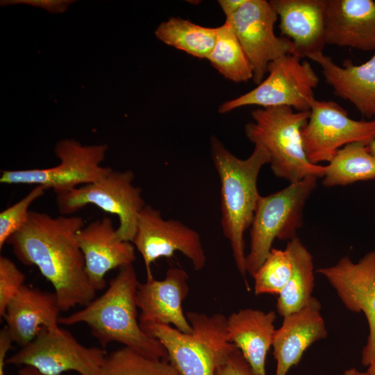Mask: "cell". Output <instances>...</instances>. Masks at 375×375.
Returning <instances> with one entry per match:
<instances>
[{
  "instance_id": "obj_34",
  "label": "cell",
  "mask_w": 375,
  "mask_h": 375,
  "mask_svg": "<svg viewBox=\"0 0 375 375\" xmlns=\"http://www.w3.org/2000/svg\"><path fill=\"white\" fill-rule=\"evenodd\" d=\"M246 0H220L218 3L222 9L226 19L232 17L244 4Z\"/></svg>"
},
{
  "instance_id": "obj_37",
  "label": "cell",
  "mask_w": 375,
  "mask_h": 375,
  "mask_svg": "<svg viewBox=\"0 0 375 375\" xmlns=\"http://www.w3.org/2000/svg\"><path fill=\"white\" fill-rule=\"evenodd\" d=\"M367 148L369 152L375 157V139L367 146Z\"/></svg>"
},
{
  "instance_id": "obj_19",
  "label": "cell",
  "mask_w": 375,
  "mask_h": 375,
  "mask_svg": "<svg viewBox=\"0 0 375 375\" xmlns=\"http://www.w3.org/2000/svg\"><path fill=\"white\" fill-rule=\"evenodd\" d=\"M326 44L375 50V1L327 0Z\"/></svg>"
},
{
  "instance_id": "obj_38",
  "label": "cell",
  "mask_w": 375,
  "mask_h": 375,
  "mask_svg": "<svg viewBox=\"0 0 375 375\" xmlns=\"http://www.w3.org/2000/svg\"><path fill=\"white\" fill-rule=\"evenodd\" d=\"M367 372L370 375H375V360L368 366Z\"/></svg>"
},
{
  "instance_id": "obj_3",
  "label": "cell",
  "mask_w": 375,
  "mask_h": 375,
  "mask_svg": "<svg viewBox=\"0 0 375 375\" xmlns=\"http://www.w3.org/2000/svg\"><path fill=\"white\" fill-rule=\"evenodd\" d=\"M213 165L220 183L221 225L228 240L236 267L245 278L244 233L250 228L260 197L258 178L262 167L269 163L267 151L254 145L251 155L241 159L230 152L215 136L210 138Z\"/></svg>"
},
{
  "instance_id": "obj_12",
  "label": "cell",
  "mask_w": 375,
  "mask_h": 375,
  "mask_svg": "<svg viewBox=\"0 0 375 375\" xmlns=\"http://www.w3.org/2000/svg\"><path fill=\"white\" fill-rule=\"evenodd\" d=\"M278 18L270 1L246 0L232 17L225 20L232 26L244 49L252 69V80L256 85L264 80L271 62L292 51V42L274 33Z\"/></svg>"
},
{
  "instance_id": "obj_22",
  "label": "cell",
  "mask_w": 375,
  "mask_h": 375,
  "mask_svg": "<svg viewBox=\"0 0 375 375\" xmlns=\"http://www.w3.org/2000/svg\"><path fill=\"white\" fill-rule=\"evenodd\" d=\"M142 329L165 349L169 362L179 375H215L212 358L192 334L182 333L171 325L140 322Z\"/></svg>"
},
{
  "instance_id": "obj_21",
  "label": "cell",
  "mask_w": 375,
  "mask_h": 375,
  "mask_svg": "<svg viewBox=\"0 0 375 375\" xmlns=\"http://www.w3.org/2000/svg\"><path fill=\"white\" fill-rule=\"evenodd\" d=\"M276 312L246 308L227 317V335L242 353L255 375H266L267 353L275 333Z\"/></svg>"
},
{
  "instance_id": "obj_25",
  "label": "cell",
  "mask_w": 375,
  "mask_h": 375,
  "mask_svg": "<svg viewBox=\"0 0 375 375\" xmlns=\"http://www.w3.org/2000/svg\"><path fill=\"white\" fill-rule=\"evenodd\" d=\"M165 44L194 57L208 59L217 40V28L196 24L188 19L171 17L161 23L155 31Z\"/></svg>"
},
{
  "instance_id": "obj_13",
  "label": "cell",
  "mask_w": 375,
  "mask_h": 375,
  "mask_svg": "<svg viewBox=\"0 0 375 375\" xmlns=\"http://www.w3.org/2000/svg\"><path fill=\"white\" fill-rule=\"evenodd\" d=\"M317 273L328 281L349 310L364 313L369 335L361 362L368 367L375 360V251L357 262L345 256L332 266L319 268Z\"/></svg>"
},
{
  "instance_id": "obj_20",
  "label": "cell",
  "mask_w": 375,
  "mask_h": 375,
  "mask_svg": "<svg viewBox=\"0 0 375 375\" xmlns=\"http://www.w3.org/2000/svg\"><path fill=\"white\" fill-rule=\"evenodd\" d=\"M308 58L321 67L326 83L335 95L351 102L367 119H375V53L368 61L358 65L347 59L340 66L323 52Z\"/></svg>"
},
{
  "instance_id": "obj_9",
  "label": "cell",
  "mask_w": 375,
  "mask_h": 375,
  "mask_svg": "<svg viewBox=\"0 0 375 375\" xmlns=\"http://www.w3.org/2000/svg\"><path fill=\"white\" fill-rule=\"evenodd\" d=\"M106 356L103 348L85 347L66 329L44 328L6 364L31 367L44 375H62L71 370L80 375H99Z\"/></svg>"
},
{
  "instance_id": "obj_15",
  "label": "cell",
  "mask_w": 375,
  "mask_h": 375,
  "mask_svg": "<svg viewBox=\"0 0 375 375\" xmlns=\"http://www.w3.org/2000/svg\"><path fill=\"white\" fill-rule=\"evenodd\" d=\"M188 276L178 267L167 269L164 279L154 278L139 283L136 304L141 314L139 322L173 325L179 331L191 334L192 326L182 304L188 294Z\"/></svg>"
},
{
  "instance_id": "obj_11",
  "label": "cell",
  "mask_w": 375,
  "mask_h": 375,
  "mask_svg": "<svg viewBox=\"0 0 375 375\" xmlns=\"http://www.w3.org/2000/svg\"><path fill=\"white\" fill-rule=\"evenodd\" d=\"M132 243L142 256L147 279L153 278L151 265L157 259L171 258L176 251L186 256L197 271L206 262L199 233L177 219H165L160 210L149 204L140 212Z\"/></svg>"
},
{
  "instance_id": "obj_16",
  "label": "cell",
  "mask_w": 375,
  "mask_h": 375,
  "mask_svg": "<svg viewBox=\"0 0 375 375\" xmlns=\"http://www.w3.org/2000/svg\"><path fill=\"white\" fill-rule=\"evenodd\" d=\"M321 309L319 301L312 297L302 308L283 317L272 342L276 362L275 375H287L292 366L298 365L309 347L327 337Z\"/></svg>"
},
{
  "instance_id": "obj_4",
  "label": "cell",
  "mask_w": 375,
  "mask_h": 375,
  "mask_svg": "<svg viewBox=\"0 0 375 375\" xmlns=\"http://www.w3.org/2000/svg\"><path fill=\"white\" fill-rule=\"evenodd\" d=\"M251 114L253 122L245 124V135L254 145L267 151L275 176L289 183L309 176L323 178L325 166L311 163L303 147L301 129L308 120L310 111L279 106L257 108Z\"/></svg>"
},
{
  "instance_id": "obj_6",
  "label": "cell",
  "mask_w": 375,
  "mask_h": 375,
  "mask_svg": "<svg viewBox=\"0 0 375 375\" xmlns=\"http://www.w3.org/2000/svg\"><path fill=\"white\" fill-rule=\"evenodd\" d=\"M132 170L112 169L101 179L71 190L56 194V205L61 215H72L83 207L92 204L116 215V228L119 239L132 242L138 217L146 206L142 190L133 183Z\"/></svg>"
},
{
  "instance_id": "obj_26",
  "label": "cell",
  "mask_w": 375,
  "mask_h": 375,
  "mask_svg": "<svg viewBox=\"0 0 375 375\" xmlns=\"http://www.w3.org/2000/svg\"><path fill=\"white\" fill-rule=\"evenodd\" d=\"M208 60L230 81L241 83L253 79L249 61L234 30L226 21L217 27L216 42Z\"/></svg>"
},
{
  "instance_id": "obj_28",
  "label": "cell",
  "mask_w": 375,
  "mask_h": 375,
  "mask_svg": "<svg viewBox=\"0 0 375 375\" xmlns=\"http://www.w3.org/2000/svg\"><path fill=\"white\" fill-rule=\"evenodd\" d=\"M292 272V260L288 248H272L253 276L255 294L278 295L288 282Z\"/></svg>"
},
{
  "instance_id": "obj_8",
  "label": "cell",
  "mask_w": 375,
  "mask_h": 375,
  "mask_svg": "<svg viewBox=\"0 0 375 375\" xmlns=\"http://www.w3.org/2000/svg\"><path fill=\"white\" fill-rule=\"evenodd\" d=\"M107 144L83 146L65 139L57 142L54 152L60 163L49 168L2 170L0 183L7 185H35L52 189L56 194L94 183L111 169L103 167Z\"/></svg>"
},
{
  "instance_id": "obj_29",
  "label": "cell",
  "mask_w": 375,
  "mask_h": 375,
  "mask_svg": "<svg viewBox=\"0 0 375 375\" xmlns=\"http://www.w3.org/2000/svg\"><path fill=\"white\" fill-rule=\"evenodd\" d=\"M45 190L44 188L35 185L22 199L0 212V249L26 224L31 211L29 207Z\"/></svg>"
},
{
  "instance_id": "obj_33",
  "label": "cell",
  "mask_w": 375,
  "mask_h": 375,
  "mask_svg": "<svg viewBox=\"0 0 375 375\" xmlns=\"http://www.w3.org/2000/svg\"><path fill=\"white\" fill-rule=\"evenodd\" d=\"M12 340L4 327L0 332V375H5L6 357L11 347Z\"/></svg>"
},
{
  "instance_id": "obj_27",
  "label": "cell",
  "mask_w": 375,
  "mask_h": 375,
  "mask_svg": "<svg viewBox=\"0 0 375 375\" xmlns=\"http://www.w3.org/2000/svg\"><path fill=\"white\" fill-rule=\"evenodd\" d=\"M99 375H179L167 360L144 356L128 347L107 355Z\"/></svg>"
},
{
  "instance_id": "obj_31",
  "label": "cell",
  "mask_w": 375,
  "mask_h": 375,
  "mask_svg": "<svg viewBox=\"0 0 375 375\" xmlns=\"http://www.w3.org/2000/svg\"><path fill=\"white\" fill-rule=\"evenodd\" d=\"M215 375H255L241 351L235 349L228 358L216 367Z\"/></svg>"
},
{
  "instance_id": "obj_7",
  "label": "cell",
  "mask_w": 375,
  "mask_h": 375,
  "mask_svg": "<svg viewBox=\"0 0 375 375\" xmlns=\"http://www.w3.org/2000/svg\"><path fill=\"white\" fill-rule=\"evenodd\" d=\"M267 72L266 78L254 89L224 102L219 112L246 106H288L296 111H310L319 78L309 62L287 54L271 62Z\"/></svg>"
},
{
  "instance_id": "obj_30",
  "label": "cell",
  "mask_w": 375,
  "mask_h": 375,
  "mask_svg": "<svg viewBox=\"0 0 375 375\" xmlns=\"http://www.w3.org/2000/svg\"><path fill=\"white\" fill-rule=\"evenodd\" d=\"M26 276L8 257L0 256V316L3 317L11 299L25 285Z\"/></svg>"
},
{
  "instance_id": "obj_10",
  "label": "cell",
  "mask_w": 375,
  "mask_h": 375,
  "mask_svg": "<svg viewBox=\"0 0 375 375\" xmlns=\"http://www.w3.org/2000/svg\"><path fill=\"white\" fill-rule=\"evenodd\" d=\"M304 151L314 165L329 162L345 145L361 142L368 145L375 139V119L356 120L332 101L315 99L310 116L301 129Z\"/></svg>"
},
{
  "instance_id": "obj_32",
  "label": "cell",
  "mask_w": 375,
  "mask_h": 375,
  "mask_svg": "<svg viewBox=\"0 0 375 375\" xmlns=\"http://www.w3.org/2000/svg\"><path fill=\"white\" fill-rule=\"evenodd\" d=\"M74 2L69 0H12L1 1V5L25 3L35 7L46 9L50 12L61 13L66 10L68 6Z\"/></svg>"
},
{
  "instance_id": "obj_35",
  "label": "cell",
  "mask_w": 375,
  "mask_h": 375,
  "mask_svg": "<svg viewBox=\"0 0 375 375\" xmlns=\"http://www.w3.org/2000/svg\"><path fill=\"white\" fill-rule=\"evenodd\" d=\"M18 375H44L31 367L24 366L18 370Z\"/></svg>"
},
{
  "instance_id": "obj_23",
  "label": "cell",
  "mask_w": 375,
  "mask_h": 375,
  "mask_svg": "<svg viewBox=\"0 0 375 375\" xmlns=\"http://www.w3.org/2000/svg\"><path fill=\"white\" fill-rule=\"evenodd\" d=\"M292 260L291 276L278 295L277 312L283 317L306 306L311 299L315 285L313 259L301 240L296 237L287 243Z\"/></svg>"
},
{
  "instance_id": "obj_36",
  "label": "cell",
  "mask_w": 375,
  "mask_h": 375,
  "mask_svg": "<svg viewBox=\"0 0 375 375\" xmlns=\"http://www.w3.org/2000/svg\"><path fill=\"white\" fill-rule=\"evenodd\" d=\"M342 375H370V374L367 371L360 372L356 368H351L344 371Z\"/></svg>"
},
{
  "instance_id": "obj_5",
  "label": "cell",
  "mask_w": 375,
  "mask_h": 375,
  "mask_svg": "<svg viewBox=\"0 0 375 375\" xmlns=\"http://www.w3.org/2000/svg\"><path fill=\"white\" fill-rule=\"evenodd\" d=\"M318 177L309 176L267 196H260L250 226V251L246 270L252 277L273 248L276 239L290 240L303 225L306 203Z\"/></svg>"
},
{
  "instance_id": "obj_2",
  "label": "cell",
  "mask_w": 375,
  "mask_h": 375,
  "mask_svg": "<svg viewBox=\"0 0 375 375\" xmlns=\"http://www.w3.org/2000/svg\"><path fill=\"white\" fill-rule=\"evenodd\" d=\"M139 283L133 265L120 268L101 296L81 310L60 317L59 324H85L102 348L117 342L144 356L169 361L162 344L147 334L138 321Z\"/></svg>"
},
{
  "instance_id": "obj_18",
  "label": "cell",
  "mask_w": 375,
  "mask_h": 375,
  "mask_svg": "<svg viewBox=\"0 0 375 375\" xmlns=\"http://www.w3.org/2000/svg\"><path fill=\"white\" fill-rule=\"evenodd\" d=\"M62 312L56 293L24 285L8 304L3 318L12 342L23 347L44 328L59 326Z\"/></svg>"
},
{
  "instance_id": "obj_1",
  "label": "cell",
  "mask_w": 375,
  "mask_h": 375,
  "mask_svg": "<svg viewBox=\"0 0 375 375\" xmlns=\"http://www.w3.org/2000/svg\"><path fill=\"white\" fill-rule=\"evenodd\" d=\"M83 226L78 216L30 211L26 224L7 241L21 262L37 267L52 285L62 312L85 306L95 297L76 236Z\"/></svg>"
},
{
  "instance_id": "obj_24",
  "label": "cell",
  "mask_w": 375,
  "mask_h": 375,
  "mask_svg": "<svg viewBox=\"0 0 375 375\" xmlns=\"http://www.w3.org/2000/svg\"><path fill=\"white\" fill-rule=\"evenodd\" d=\"M366 144H348L340 149L325 166L322 184L326 188L346 186L375 179V157Z\"/></svg>"
},
{
  "instance_id": "obj_17",
  "label": "cell",
  "mask_w": 375,
  "mask_h": 375,
  "mask_svg": "<svg viewBox=\"0 0 375 375\" xmlns=\"http://www.w3.org/2000/svg\"><path fill=\"white\" fill-rule=\"evenodd\" d=\"M284 38L300 59L322 52L326 42L327 0H272Z\"/></svg>"
},
{
  "instance_id": "obj_14",
  "label": "cell",
  "mask_w": 375,
  "mask_h": 375,
  "mask_svg": "<svg viewBox=\"0 0 375 375\" xmlns=\"http://www.w3.org/2000/svg\"><path fill=\"white\" fill-rule=\"evenodd\" d=\"M112 219L103 217L83 226L77 240L85 260V272L93 288L106 285V274L116 268L133 265L135 247L131 242L119 238Z\"/></svg>"
}]
</instances>
